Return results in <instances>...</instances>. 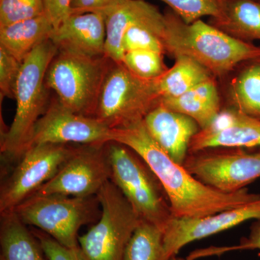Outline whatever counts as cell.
Instances as JSON below:
<instances>
[{
	"label": "cell",
	"mask_w": 260,
	"mask_h": 260,
	"mask_svg": "<svg viewBox=\"0 0 260 260\" xmlns=\"http://www.w3.org/2000/svg\"><path fill=\"white\" fill-rule=\"evenodd\" d=\"M143 119L111 129L110 142L129 147L144 159L167 191L174 217L205 216L259 199L260 194L250 192L247 188L225 193L205 185L162 150L148 133Z\"/></svg>",
	"instance_id": "cell-1"
},
{
	"label": "cell",
	"mask_w": 260,
	"mask_h": 260,
	"mask_svg": "<svg viewBox=\"0 0 260 260\" xmlns=\"http://www.w3.org/2000/svg\"><path fill=\"white\" fill-rule=\"evenodd\" d=\"M165 15L161 42L165 53L174 58L187 56L222 77L246 61L260 58V47L231 37L200 19L186 23L173 11Z\"/></svg>",
	"instance_id": "cell-2"
},
{
	"label": "cell",
	"mask_w": 260,
	"mask_h": 260,
	"mask_svg": "<svg viewBox=\"0 0 260 260\" xmlns=\"http://www.w3.org/2000/svg\"><path fill=\"white\" fill-rule=\"evenodd\" d=\"M57 52V48L48 39L23 61L15 88L14 119L8 131L2 134L1 152L8 160L21 158L34 126L49 107L46 75Z\"/></svg>",
	"instance_id": "cell-3"
},
{
	"label": "cell",
	"mask_w": 260,
	"mask_h": 260,
	"mask_svg": "<svg viewBox=\"0 0 260 260\" xmlns=\"http://www.w3.org/2000/svg\"><path fill=\"white\" fill-rule=\"evenodd\" d=\"M111 181L119 188L142 220L164 232L172 220V206L162 183L146 161L133 149L107 143Z\"/></svg>",
	"instance_id": "cell-4"
},
{
	"label": "cell",
	"mask_w": 260,
	"mask_h": 260,
	"mask_svg": "<svg viewBox=\"0 0 260 260\" xmlns=\"http://www.w3.org/2000/svg\"><path fill=\"white\" fill-rule=\"evenodd\" d=\"M113 61L106 56L90 57L58 50L46 75L48 88L72 112L93 116L104 80Z\"/></svg>",
	"instance_id": "cell-5"
},
{
	"label": "cell",
	"mask_w": 260,
	"mask_h": 260,
	"mask_svg": "<svg viewBox=\"0 0 260 260\" xmlns=\"http://www.w3.org/2000/svg\"><path fill=\"white\" fill-rule=\"evenodd\" d=\"M97 196L34 194L13 211L25 225H32L69 248L79 246L78 232L99 216Z\"/></svg>",
	"instance_id": "cell-6"
},
{
	"label": "cell",
	"mask_w": 260,
	"mask_h": 260,
	"mask_svg": "<svg viewBox=\"0 0 260 260\" xmlns=\"http://www.w3.org/2000/svg\"><path fill=\"white\" fill-rule=\"evenodd\" d=\"M96 196L100 218L80 236L79 246L90 260H124L126 245L142 220L112 181Z\"/></svg>",
	"instance_id": "cell-7"
},
{
	"label": "cell",
	"mask_w": 260,
	"mask_h": 260,
	"mask_svg": "<svg viewBox=\"0 0 260 260\" xmlns=\"http://www.w3.org/2000/svg\"><path fill=\"white\" fill-rule=\"evenodd\" d=\"M155 80L142 79L122 63L113 61L103 84L94 117L110 129L144 119L161 102Z\"/></svg>",
	"instance_id": "cell-8"
},
{
	"label": "cell",
	"mask_w": 260,
	"mask_h": 260,
	"mask_svg": "<svg viewBox=\"0 0 260 260\" xmlns=\"http://www.w3.org/2000/svg\"><path fill=\"white\" fill-rule=\"evenodd\" d=\"M184 168L205 185L236 192L260 178V148L203 149L188 153Z\"/></svg>",
	"instance_id": "cell-9"
},
{
	"label": "cell",
	"mask_w": 260,
	"mask_h": 260,
	"mask_svg": "<svg viewBox=\"0 0 260 260\" xmlns=\"http://www.w3.org/2000/svg\"><path fill=\"white\" fill-rule=\"evenodd\" d=\"M76 148L68 145L40 144L29 148L19 159L0 189V213L13 211L59 172Z\"/></svg>",
	"instance_id": "cell-10"
},
{
	"label": "cell",
	"mask_w": 260,
	"mask_h": 260,
	"mask_svg": "<svg viewBox=\"0 0 260 260\" xmlns=\"http://www.w3.org/2000/svg\"><path fill=\"white\" fill-rule=\"evenodd\" d=\"M107 143L77 148L54 177L34 194L96 196L112 177Z\"/></svg>",
	"instance_id": "cell-11"
},
{
	"label": "cell",
	"mask_w": 260,
	"mask_h": 260,
	"mask_svg": "<svg viewBox=\"0 0 260 260\" xmlns=\"http://www.w3.org/2000/svg\"><path fill=\"white\" fill-rule=\"evenodd\" d=\"M110 135V128L96 118L72 112L56 99L34 126L26 150L40 144H106Z\"/></svg>",
	"instance_id": "cell-12"
},
{
	"label": "cell",
	"mask_w": 260,
	"mask_h": 260,
	"mask_svg": "<svg viewBox=\"0 0 260 260\" xmlns=\"http://www.w3.org/2000/svg\"><path fill=\"white\" fill-rule=\"evenodd\" d=\"M250 220H260V198L242 206L198 218L173 217L164 231L167 259L184 246Z\"/></svg>",
	"instance_id": "cell-13"
},
{
	"label": "cell",
	"mask_w": 260,
	"mask_h": 260,
	"mask_svg": "<svg viewBox=\"0 0 260 260\" xmlns=\"http://www.w3.org/2000/svg\"><path fill=\"white\" fill-rule=\"evenodd\" d=\"M217 147L260 148V119L228 107L211 125L194 136L189 153Z\"/></svg>",
	"instance_id": "cell-14"
},
{
	"label": "cell",
	"mask_w": 260,
	"mask_h": 260,
	"mask_svg": "<svg viewBox=\"0 0 260 260\" xmlns=\"http://www.w3.org/2000/svg\"><path fill=\"white\" fill-rule=\"evenodd\" d=\"M145 125L157 144L177 164L183 165L189 153L191 139L200 131L189 116L159 104L145 116Z\"/></svg>",
	"instance_id": "cell-15"
},
{
	"label": "cell",
	"mask_w": 260,
	"mask_h": 260,
	"mask_svg": "<svg viewBox=\"0 0 260 260\" xmlns=\"http://www.w3.org/2000/svg\"><path fill=\"white\" fill-rule=\"evenodd\" d=\"M106 18L97 13H72L57 28L50 40L58 50L80 55L105 56Z\"/></svg>",
	"instance_id": "cell-16"
},
{
	"label": "cell",
	"mask_w": 260,
	"mask_h": 260,
	"mask_svg": "<svg viewBox=\"0 0 260 260\" xmlns=\"http://www.w3.org/2000/svg\"><path fill=\"white\" fill-rule=\"evenodd\" d=\"M162 13L145 0H126L106 18L105 56L122 63L124 52L122 39L131 25L158 18Z\"/></svg>",
	"instance_id": "cell-17"
},
{
	"label": "cell",
	"mask_w": 260,
	"mask_h": 260,
	"mask_svg": "<svg viewBox=\"0 0 260 260\" xmlns=\"http://www.w3.org/2000/svg\"><path fill=\"white\" fill-rule=\"evenodd\" d=\"M160 104L170 110L192 118L200 129L211 125L222 111L215 77L197 85L180 96L162 99Z\"/></svg>",
	"instance_id": "cell-18"
},
{
	"label": "cell",
	"mask_w": 260,
	"mask_h": 260,
	"mask_svg": "<svg viewBox=\"0 0 260 260\" xmlns=\"http://www.w3.org/2000/svg\"><path fill=\"white\" fill-rule=\"evenodd\" d=\"M54 29L46 13L0 27V47L23 62L34 49L50 39Z\"/></svg>",
	"instance_id": "cell-19"
},
{
	"label": "cell",
	"mask_w": 260,
	"mask_h": 260,
	"mask_svg": "<svg viewBox=\"0 0 260 260\" xmlns=\"http://www.w3.org/2000/svg\"><path fill=\"white\" fill-rule=\"evenodd\" d=\"M14 211L1 214L0 260H45L40 243Z\"/></svg>",
	"instance_id": "cell-20"
},
{
	"label": "cell",
	"mask_w": 260,
	"mask_h": 260,
	"mask_svg": "<svg viewBox=\"0 0 260 260\" xmlns=\"http://www.w3.org/2000/svg\"><path fill=\"white\" fill-rule=\"evenodd\" d=\"M212 23L242 42L260 41V0H225L223 16Z\"/></svg>",
	"instance_id": "cell-21"
},
{
	"label": "cell",
	"mask_w": 260,
	"mask_h": 260,
	"mask_svg": "<svg viewBox=\"0 0 260 260\" xmlns=\"http://www.w3.org/2000/svg\"><path fill=\"white\" fill-rule=\"evenodd\" d=\"M175 63L156 79L161 99L180 96L214 77L209 70L187 56L175 58Z\"/></svg>",
	"instance_id": "cell-22"
},
{
	"label": "cell",
	"mask_w": 260,
	"mask_h": 260,
	"mask_svg": "<svg viewBox=\"0 0 260 260\" xmlns=\"http://www.w3.org/2000/svg\"><path fill=\"white\" fill-rule=\"evenodd\" d=\"M230 106L260 119V58L246 61L229 88Z\"/></svg>",
	"instance_id": "cell-23"
},
{
	"label": "cell",
	"mask_w": 260,
	"mask_h": 260,
	"mask_svg": "<svg viewBox=\"0 0 260 260\" xmlns=\"http://www.w3.org/2000/svg\"><path fill=\"white\" fill-rule=\"evenodd\" d=\"M124 260H168L164 232L153 224L141 220L126 245Z\"/></svg>",
	"instance_id": "cell-24"
},
{
	"label": "cell",
	"mask_w": 260,
	"mask_h": 260,
	"mask_svg": "<svg viewBox=\"0 0 260 260\" xmlns=\"http://www.w3.org/2000/svg\"><path fill=\"white\" fill-rule=\"evenodd\" d=\"M122 64L142 79H158L169 69L164 63V53L153 50H134L124 54Z\"/></svg>",
	"instance_id": "cell-25"
},
{
	"label": "cell",
	"mask_w": 260,
	"mask_h": 260,
	"mask_svg": "<svg viewBox=\"0 0 260 260\" xmlns=\"http://www.w3.org/2000/svg\"><path fill=\"white\" fill-rule=\"evenodd\" d=\"M186 23H191L205 16L213 20L222 18L225 0H160Z\"/></svg>",
	"instance_id": "cell-26"
},
{
	"label": "cell",
	"mask_w": 260,
	"mask_h": 260,
	"mask_svg": "<svg viewBox=\"0 0 260 260\" xmlns=\"http://www.w3.org/2000/svg\"><path fill=\"white\" fill-rule=\"evenodd\" d=\"M45 13L44 0H0V27Z\"/></svg>",
	"instance_id": "cell-27"
},
{
	"label": "cell",
	"mask_w": 260,
	"mask_h": 260,
	"mask_svg": "<svg viewBox=\"0 0 260 260\" xmlns=\"http://www.w3.org/2000/svg\"><path fill=\"white\" fill-rule=\"evenodd\" d=\"M254 249L260 250V220L253 223L249 236L242 238L239 244L233 246H210L205 249H197L186 256V260H195L207 256H220L233 251Z\"/></svg>",
	"instance_id": "cell-28"
},
{
	"label": "cell",
	"mask_w": 260,
	"mask_h": 260,
	"mask_svg": "<svg viewBox=\"0 0 260 260\" xmlns=\"http://www.w3.org/2000/svg\"><path fill=\"white\" fill-rule=\"evenodd\" d=\"M23 62L0 47V91L2 96L13 99Z\"/></svg>",
	"instance_id": "cell-29"
},
{
	"label": "cell",
	"mask_w": 260,
	"mask_h": 260,
	"mask_svg": "<svg viewBox=\"0 0 260 260\" xmlns=\"http://www.w3.org/2000/svg\"><path fill=\"white\" fill-rule=\"evenodd\" d=\"M32 233L40 243L48 260H90L80 246L67 247L42 231L37 230Z\"/></svg>",
	"instance_id": "cell-30"
},
{
	"label": "cell",
	"mask_w": 260,
	"mask_h": 260,
	"mask_svg": "<svg viewBox=\"0 0 260 260\" xmlns=\"http://www.w3.org/2000/svg\"><path fill=\"white\" fill-rule=\"evenodd\" d=\"M126 0H73L72 13H93L106 18Z\"/></svg>",
	"instance_id": "cell-31"
},
{
	"label": "cell",
	"mask_w": 260,
	"mask_h": 260,
	"mask_svg": "<svg viewBox=\"0 0 260 260\" xmlns=\"http://www.w3.org/2000/svg\"><path fill=\"white\" fill-rule=\"evenodd\" d=\"M73 0H44L45 13L50 19L54 28H57L71 14Z\"/></svg>",
	"instance_id": "cell-32"
},
{
	"label": "cell",
	"mask_w": 260,
	"mask_h": 260,
	"mask_svg": "<svg viewBox=\"0 0 260 260\" xmlns=\"http://www.w3.org/2000/svg\"><path fill=\"white\" fill-rule=\"evenodd\" d=\"M168 260H186V259H183V258L179 257V256L175 255L172 256V257L169 258Z\"/></svg>",
	"instance_id": "cell-33"
}]
</instances>
